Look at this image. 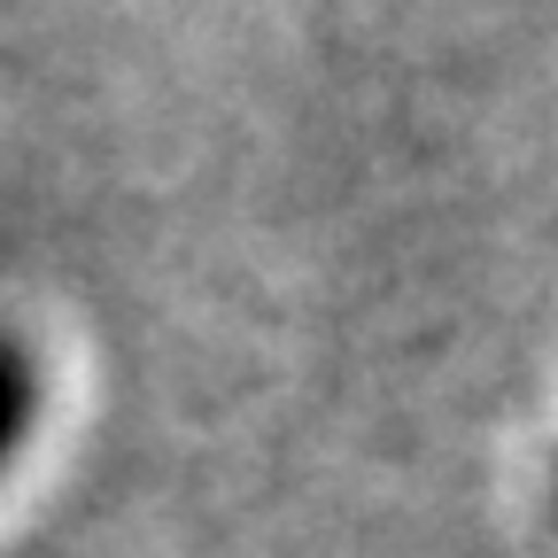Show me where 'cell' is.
I'll return each instance as SVG.
<instances>
[{"label": "cell", "instance_id": "cell-1", "mask_svg": "<svg viewBox=\"0 0 558 558\" xmlns=\"http://www.w3.org/2000/svg\"><path fill=\"white\" fill-rule=\"evenodd\" d=\"M39 418V365L16 333H0V465H9Z\"/></svg>", "mask_w": 558, "mask_h": 558}]
</instances>
